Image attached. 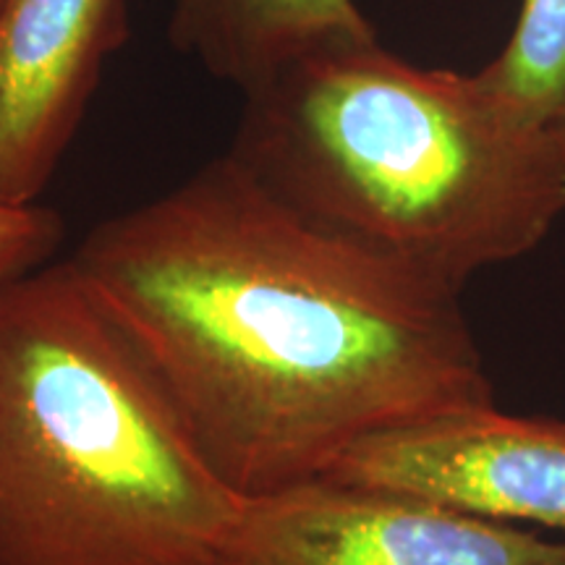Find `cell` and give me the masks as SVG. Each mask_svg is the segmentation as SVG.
<instances>
[{"label":"cell","instance_id":"1","mask_svg":"<svg viewBox=\"0 0 565 565\" xmlns=\"http://www.w3.org/2000/svg\"><path fill=\"white\" fill-rule=\"evenodd\" d=\"M68 259L242 500L324 477L366 437L494 404L461 288L315 223L228 152Z\"/></svg>","mask_w":565,"mask_h":565},{"label":"cell","instance_id":"2","mask_svg":"<svg viewBox=\"0 0 565 565\" xmlns=\"http://www.w3.org/2000/svg\"><path fill=\"white\" fill-rule=\"evenodd\" d=\"M228 154L324 228L461 288L565 215V152L479 74L341 42L244 92Z\"/></svg>","mask_w":565,"mask_h":565},{"label":"cell","instance_id":"3","mask_svg":"<svg viewBox=\"0 0 565 565\" xmlns=\"http://www.w3.org/2000/svg\"><path fill=\"white\" fill-rule=\"evenodd\" d=\"M242 503L71 259L0 286V565H225Z\"/></svg>","mask_w":565,"mask_h":565},{"label":"cell","instance_id":"4","mask_svg":"<svg viewBox=\"0 0 565 565\" xmlns=\"http://www.w3.org/2000/svg\"><path fill=\"white\" fill-rule=\"evenodd\" d=\"M225 565H565V540L320 477L244 500Z\"/></svg>","mask_w":565,"mask_h":565},{"label":"cell","instance_id":"5","mask_svg":"<svg viewBox=\"0 0 565 565\" xmlns=\"http://www.w3.org/2000/svg\"><path fill=\"white\" fill-rule=\"evenodd\" d=\"M324 477L565 534V416L443 414L366 437Z\"/></svg>","mask_w":565,"mask_h":565},{"label":"cell","instance_id":"6","mask_svg":"<svg viewBox=\"0 0 565 565\" xmlns=\"http://www.w3.org/2000/svg\"><path fill=\"white\" fill-rule=\"evenodd\" d=\"M126 30L129 0H0V200L45 192Z\"/></svg>","mask_w":565,"mask_h":565},{"label":"cell","instance_id":"7","mask_svg":"<svg viewBox=\"0 0 565 565\" xmlns=\"http://www.w3.org/2000/svg\"><path fill=\"white\" fill-rule=\"evenodd\" d=\"M377 38L353 0H173L171 42L238 92L341 42Z\"/></svg>","mask_w":565,"mask_h":565},{"label":"cell","instance_id":"8","mask_svg":"<svg viewBox=\"0 0 565 565\" xmlns=\"http://www.w3.org/2000/svg\"><path fill=\"white\" fill-rule=\"evenodd\" d=\"M479 76L526 121L553 124L565 103V0H524L505 47Z\"/></svg>","mask_w":565,"mask_h":565},{"label":"cell","instance_id":"9","mask_svg":"<svg viewBox=\"0 0 565 565\" xmlns=\"http://www.w3.org/2000/svg\"><path fill=\"white\" fill-rule=\"evenodd\" d=\"M63 244L61 215L42 204L0 200V286L53 263Z\"/></svg>","mask_w":565,"mask_h":565},{"label":"cell","instance_id":"10","mask_svg":"<svg viewBox=\"0 0 565 565\" xmlns=\"http://www.w3.org/2000/svg\"><path fill=\"white\" fill-rule=\"evenodd\" d=\"M550 129H553L555 139H557V145H561V147H563V152H565V103H563L561 113H557V116H555V121L550 124Z\"/></svg>","mask_w":565,"mask_h":565}]
</instances>
